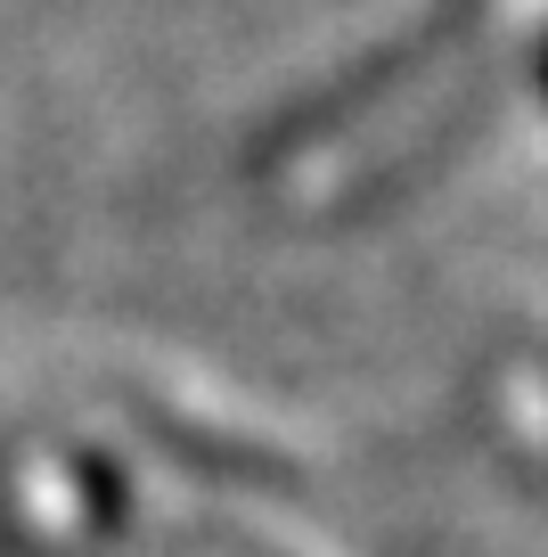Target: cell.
Wrapping results in <instances>:
<instances>
[{"label":"cell","mask_w":548,"mask_h":557,"mask_svg":"<svg viewBox=\"0 0 548 557\" xmlns=\"http://www.w3.org/2000/svg\"><path fill=\"white\" fill-rule=\"evenodd\" d=\"M532 74H540V99H548V41H540V58H532Z\"/></svg>","instance_id":"cell-1"}]
</instances>
